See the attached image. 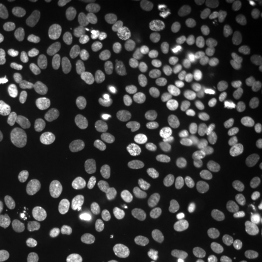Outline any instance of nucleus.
I'll use <instances>...</instances> for the list:
<instances>
[{
    "instance_id": "obj_34",
    "label": "nucleus",
    "mask_w": 262,
    "mask_h": 262,
    "mask_svg": "<svg viewBox=\"0 0 262 262\" xmlns=\"http://www.w3.org/2000/svg\"><path fill=\"white\" fill-rule=\"evenodd\" d=\"M89 3H92V5H96V6H108L111 2L110 0H91Z\"/></svg>"
},
{
    "instance_id": "obj_9",
    "label": "nucleus",
    "mask_w": 262,
    "mask_h": 262,
    "mask_svg": "<svg viewBox=\"0 0 262 262\" xmlns=\"http://www.w3.org/2000/svg\"><path fill=\"white\" fill-rule=\"evenodd\" d=\"M241 153H242L241 143L234 136L226 134L220 137L215 141L208 158V165L211 172L219 177L230 172L236 166V163H239Z\"/></svg>"
},
{
    "instance_id": "obj_22",
    "label": "nucleus",
    "mask_w": 262,
    "mask_h": 262,
    "mask_svg": "<svg viewBox=\"0 0 262 262\" xmlns=\"http://www.w3.org/2000/svg\"><path fill=\"white\" fill-rule=\"evenodd\" d=\"M61 179L67 187L80 188L84 185L86 175H84L82 162L77 156L69 153L66 155L61 165Z\"/></svg>"
},
{
    "instance_id": "obj_13",
    "label": "nucleus",
    "mask_w": 262,
    "mask_h": 262,
    "mask_svg": "<svg viewBox=\"0 0 262 262\" xmlns=\"http://www.w3.org/2000/svg\"><path fill=\"white\" fill-rule=\"evenodd\" d=\"M256 99V89L252 80L237 77L236 80L223 86L222 105L230 113H241L242 110L253 105Z\"/></svg>"
},
{
    "instance_id": "obj_27",
    "label": "nucleus",
    "mask_w": 262,
    "mask_h": 262,
    "mask_svg": "<svg viewBox=\"0 0 262 262\" xmlns=\"http://www.w3.org/2000/svg\"><path fill=\"white\" fill-rule=\"evenodd\" d=\"M237 125L241 130L252 133L262 128V105L253 103L242 110L237 117Z\"/></svg>"
},
{
    "instance_id": "obj_32",
    "label": "nucleus",
    "mask_w": 262,
    "mask_h": 262,
    "mask_svg": "<svg viewBox=\"0 0 262 262\" xmlns=\"http://www.w3.org/2000/svg\"><path fill=\"white\" fill-rule=\"evenodd\" d=\"M10 118H12V111H10V108L6 103L3 102V101H0V130L5 128V127L9 124Z\"/></svg>"
},
{
    "instance_id": "obj_37",
    "label": "nucleus",
    "mask_w": 262,
    "mask_h": 262,
    "mask_svg": "<svg viewBox=\"0 0 262 262\" xmlns=\"http://www.w3.org/2000/svg\"><path fill=\"white\" fill-rule=\"evenodd\" d=\"M25 5H29V6H32V5H39V3H42L41 0H35V2H29V0H27V2H24Z\"/></svg>"
},
{
    "instance_id": "obj_26",
    "label": "nucleus",
    "mask_w": 262,
    "mask_h": 262,
    "mask_svg": "<svg viewBox=\"0 0 262 262\" xmlns=\"http://www.w3.org/2000/svg\"><path fill=\"white\" fill-rule=\"evenodd\" d=\"M24 160L28 166L35 170H47L54 166L56 155L34 146V147H29L24 151Z\"/></svg>"
},
{
    "instance_id": "obj_33",
    "label": "nucleus",
    "mask_w": 262,
    "mask_h": 262,
    "mask_svg": "<svg viewBox=\"0 0 262 262\" xmlns=\"http://www.w3.org/2000/svg\"><path fill=\"white\" fill-rule=\"evenodd\" d=\"M25 262H50V258H48L46 253L34 252L29 255Z\"/></svg>"
},
{
    "instance_id": "obj_36",
    "label": "nucleus",
    "mask_w": 262,
    "mask_h": 262,
    "mask_svg": "<svg viewBox=\"0 0 262 262\" xmlns=\"http://www.w3.org/2000/svg\"><path fill=\"white\" fill-rule=\"evenodd\" d=\"M246 5H251V6H255V8H262V2H245Z\"/></svg>"
},
{
    "instance_id": "obj_2",
    "label": "nucleus",
    "mask_w": 262,
    "mask_h": 262,
    "mask_svg": "<svg viewBox=\"0 0 262 262\" xmlns=\"http://www.w3.org/2000/svg\"><path fill=\"white\" fill-rule=\"evenodd\" d=\"M120 51V35L114 31H103L79 58V72L89 80H101L115 66Z\"/></svg>"
},
{
    "instance_id": "obj_17",
    "label": "nucleus",
    "mask_w": 262,
    "mask_h": 262,
    "mask_svg": "<svg viewBox=\"0 0 262 262\" xmlns=\"http://www.w3.org/2000/svg\"><path fill=\"white\" fill-rule=\"evenodd\" d=\"M89 204L103 225H115L121 220L122 211L120 204L102 189H94L91 192Z\"/></svg>"
},
{
    "instance_id": "obj_10",
    "label": "nucleus",
    "mask_w": 262,
    "mask_h": 262,
    "mask_svg": "<svg viewBox=\"0 0 262 262\" xmlns=\"http://www.w3.org/2000/svg\"><path fill=\"white\" fill-rule=\"evenodd\" d=\"M75 96L67 83H56L44 96V110L53 121L58 124L67 122L73 115Z\"/></svg>"
},
{
    "instance_id": "obj_11",
    "label": "nucleus",
    "mask_w": 262,
    "mask_h": 262,
    "mask_svg": "<svg viewBox=\"0 0 262 262\" xmlns=\"http://www.w3.org/2000/svg\"><path fill=\"white\" fill-rule=\"evenodd\" d=\"M234 64L241 77L253 80L262 76V54L259 46L251 38H241L234 47Z\"/></svg>"
},
{
    "instance_id": "obj_21",
    "label": "nucleus",
    "mask_w": 262,
    "mask_h": 262,
    "mask_svg": "<svg viewBox=\"0 0 262 262\" xmlns=\"http://www.w3.org/2000/svg\"><path fill=\"white\" fill-rule=\"evenodd\" d=\"M115 160H117V151L106 144H99L86 153L83 163L89 170L98 172V170H105L110 166H113Z\"/></svg>"
},
{
    "instance_id": "obj_6",
    "label": "nucleus",
    "mask_w": 262,
    "mask_h": 262,
    "mask_svg": "<svg viewBox=\"0 0 262 262\" xmlns=\"http://www.w3.org/2000/svg\"><path fill=\"white\" fill-rule=\"evenodd\" d=\"M230 35L225 25L219 20L206 22L196 37V46L200 56L207 61H215L222 58L229 47Z\"/></svg>"
},
{
    "instance_id": "obj_39",
    "label": "nucleus",
    "mask_w": 262,
    "mask_h": 262,
    "mask_svg": "<svg viewBox=\"0 0 262 262\" xmlns=\"http://www.w3.org/2000/svg\"><path fill=\"white\" fill-rule=\"evenodd\" d=\"M259 50H261V54H262V44H261V46H259Z\"/></svg>"
},
{
    "instance_id": "obj_3",
    "label": "nucleus",
    "mask_w": 262,
    "mask_h": 262,
    "mask_svg": "<svg viewBox=\"0 0 262 262\" xmlns=\"http://www.w3.org/2000/svg\"><path fill=\"white\" fill-rule=\"evenodd\" d=\"M182 144V131L177 125H169L153 134L143 146L140 158L151 168L163 166L177 153Z\"/></svg>"
},
{
    "instance_id": "obj_12",
    "label": "nucleus",
    "mask_w": 262,
    "mask_h": 262,
    "mask_svg": "<svg viewBox=\"0 0 262 262\" xmlns=\"http://www.w3.org/2000/svg\"><path fill=\"white\" fill-rule=\"evenodd\" d=\"M227 196H229V204H227L229 214L234 223L244 225L248 219L255 215L256 204L253 200L252 191L246 182L239 179L233 181L232 185L229 187Z\"/></svg>"
},
{
    "instance_id": "obj_8",
    "label": "nucleus",
    "mask_w": 262,
    "mask_h": 262,
    "mask_svg": "<svg viewBox=\"0 0 262 262\" xmlns=\"http://www.w3.org/2000/svg\"><path fill=\"white\" fill-rule=\"evenodd\" d=\"M182 187V172L178 163L168 162L159 170L156 181V198L163 208H173L178 204Z\"/></svg>"
},
{
    "instance_id": "obj_5",
    "label": "nucleus",
    "mask_w": 262,
    "mask_h": 262,
    "mask_svg": "<svg viewBox=\"0 0 262 262\" xmlns=\"http://www.w3.org/2000/svg\"><path fill=\"white\" fill-rule=\"evenodd\" d=\"M113 191L115 201L124 207H137L141 200V177L131 163H122L114 175Z\"/></svg>"
},
{
    "instance_id": "obj_38",
    "label": "nucleus",
    "mask_w": 262,
    "mask_h": 262,
    "mask_svg": "<svg viewBox=\"0 0 262 262\" xmlns=\"http://www.w3.org/2000/svg\"><path fill=\"white\" fill-rule=\"evenodd\" d=\"M258 29L262 32V15H261V18L258 19Z\"/></svg>"
},
{
    "instance_id": "obj_7",
    "label": "nucleus",
    "mask_w": 262,
    "mask_h": 262,
    "mask_svg": "<svg viewBox=\"0 0 262 262\" xmlns=\"http://www.w3.org/2000/svg\"><path fill=\"white\" fill-rule=\"evenodd\" d=\"M39 44L54 51H67L77 42V32L69 24L60 20H46L37 28Z\"/></svg>"
},
{
    "instance_id": "obj_14",
    "label": "nucleus",
    "mask_w": 262,
    "mask_h": 262,
    "mask_svg": "<svg viewBox=\"0 0 262 262\" xmlns=\"http://www.w3.org/2000/svg\"><path fill=\"white\" fill-rule=\"evenodd\" d=\"M25 51V37L18 20L10 13L0 10V53L19 57Z\"/></svg>"
},
{
    "instance_id": "obj_1",
    "label": "nucleus",
    "mask_w": 262,
    "mask_h": 262,
    "mask_svg": "<svg viewBox=\"0 0 262 262\" xmlns=\"http://www.w3.org/2000/svg\"><path fill=\"white\" fill-rule=\"evenodd\" d=\"M185 96L182 77L170 72L153 76L146 88V110L155 118L166 120L178 113Z\"/></svg>"
},
{
    "instance_id": "obj_29",
    "label": "nucleus",
    "mask_w": 262,
    "mask_h": 262,
    "mask_svg": "<svg viewBox=\"0 0 262 262\" xmlns=\"http://www.w3.org/2000/svg\"><path fill=\"white\" fill-rule=\"evenodd\" d=\"M101 262H141V259L121 244H113L102 252Z\"/></svg>"
},
{
    "instance_id": "obj_24",
    "label": "nucleus",
    "mask_w": 262,
    "mask_h": 262,
    "mask_svg": "<svg viewBox=\"0 0 262 262\" xmlns=\"http://www.w3.org/2000/svg\"><path fill=\"white\" fill-rule=\"evenodd\" d=\"M41 236L48 248L56 251H58L67 242L64 226L57 219H46L41 223Z\"/></svg>"
},
{
    "instance_id": "obj_15",
    "label": "nucleus",
    "mask_w": 262,
    "mask_h": 262,
    "mask_svg": "<svg viewBox=\"0 0 262 262\" xmlns=\"http://www.w3.org/2000/svg\"><path fill=\"white\" fill-rule=\"evenodd\" d=\"M189 121L201 134H211L217 127V110L211 98L196 96L189 106Z\"/></svg>"
},
{
    "instance_id": "obj_25",
    "label": "nucleus",
    "mask_w": 262,
    "mask_h": 262,
    "mask_svg": "<svg viewBox=\"0 0 262 262\" xmlns=\"http://www.w3.org/2000/svg\"><path fill=\"white\" fill-rule=\"evenodd\" d=\"M31 198L37 206L44 207L48 210H56V211L57 210H64L69 204L67 196L42 187L35 188L31 194Z\"/></svg>"
},
{
    "instance_id": "obj_18",
    "label": "nucleus",
    "mask_w": 262,
    "mask_h": 262,
    "mask_svg": "<svg viewBox=\"0 0 262 262\" xmlns=\"http://www.w3.org/2000/svg\"><path fill=\"white\" fill-rule=\"evenodd\" d=\"M16 187V156L12 149L0 146V194H10Z\"/></svg>"
},
{
    "instance_id": "obj_4",
    "label": "nucleus",
    "mask_w": 262,
    "mask_h": 262,
    "mask_svg": "<svg viewBox=\"0 0 262 262\" xmlns=\"http://www.w3.org/2000/svg\"><path fill=\"white\" fill-rule=\"evenodd\" d=\"M185 201L191 219L196 222L207 219L214 208L211 185L200 170L189 172L185 178Z\"/></svg>"
},
{
    "instance_id": "obj_35",
    "label": "nucleus",
    "mask_w": 262,
    "mask_h": 262,
    "mask_svg": "<svg viewBox=\"0 0 262 262\" xmlns=\"http://www.w3.org/2000/svg\"><path fill=\"white\" fill-rule=\"evenodd\" d=\"M136 5H139V6H151L153 0H136Z\"/></svg>"
},
{
    "instance_id": "obj_28",
    "label": "nucleus",
    "mask_w": 262,
    "mask_h": 262,
    "mask_svg": "<svg viewBox=\"0 0 262 262\" xmlns=\"http://www.w3.org/2000/svg\"><path fill=\"white\" fill-rule=\"evenodd\" d=\"M210 5H213L211 0H178L173 6V13L179 19H191Z\"/></svg>"
},
{
    "instance_id": "obj_20",
    "label": "nucleus",
    "mask_w": 262,
    "mask_h": 262,
    "mask_svg": "<svg viewBox=\"0 0 262 262\" xmlns=\"http://www.w3.org/2000/svg\"><path fill=\"white\" fill-rule=\"evenodd\" d=\"M102 253L98 249L79 244L76 241H67L58 249L60 262H101Z\"/></svg>"
},
{
    "instance_id": "obj_19",
    "label": "nucleus",
    "mask_w": 262,
    "mask_h": 262,
    "mask_svg": "<svg viewBox=\"0 0 262 262\" xmlns=\"http://www.w3.org/2000/svg\"><path fill=\"white\" fill-rule=\"evenodd\" d=\"M83 121L89 125L99 127L103 130H111L115 128L120 122L121 117L115 110H111L108 106H105L102 103H92L89 105L83 111L82 115Z\"/></svg>"
},
{
    "instance_id": "obj_30",
    "label": "nucleus",
    "mask_w": 262,
    "mask_h": 262,
    "mask_svg": "<svg viewBox=\"0 0 262 262\" xmlns=\"http://www.w3.org/2000/svg\"><path fill=\"white\" fill-rule=\"evenodd\" d=\"M242 232L248 241H251L262 252V215L255 214L242 225Z\"/></svg>"
},
{
    "instance_id": "obj_23",
    "label": "nucleus",
    "mask_w": 262,
    "mask_h": 262,
    "mask_svg": "<svg viewBox=\"0 0 262 262\" xmlns=\"http://www.w3.org/2000/svg\"><path fill=\"white\" fill-rule=\"evenodd\" d=\"M239 168L245 178L252 182L262 179V153L256 149H246L241 153Z\"/></svg>"
},
{
    "instance_id": "obj_16",
    "label": "nucleus",
    "mask_w": 262,
    "mask_h": 262,
    "mask_svg": "<svg viewBox=\"0 0 262 262\" xmlns=\"http://www.w3.org/2000/svg\"><path fill=\"white\" fill-rule=\"evenodd\" d=\"M46 72L35 66L18 67L10 75V86L18 94H35L46 86Z\"/></svg>"
},
{
    "instance_id": "obj_31",
    "label": "nucleus",
    "mask_w": 262,
    "mask_h": 262,
    "mask_svg": "<svg viewBox=\"0 0 262 262\" xmlns=\"http://www.w3.org/2000/svg\"><path fill=\"white\" fill-rule=\"evenodd\" d=\"M24 244H25V239L19 234L18 227L10 233L0 234V252L15 251V249H19L20 246H24Z\"/></svg>"
}]
</instances>
